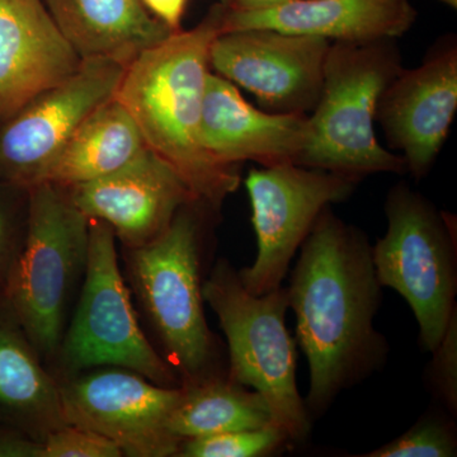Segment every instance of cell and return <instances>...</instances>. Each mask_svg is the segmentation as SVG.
<instances>
[{"label":"cell","mask_w":457,"mask_h":457,"mask_svg":"<svg viewBox=\"0 0 457 457\" xmlns=\"http://www.w3.org/2000/svg\"><path fill=\"white\" fill-rule=\"evenodd\" d=\"M291 273L288 308L308 360L306 409L320 417L337 396L381 369L387 343L376 330L383 286L360 228L327 207L303 240Z\"/></svg>","instance_id":"1"},{"label":"cell","mask_w":457,"mask_h":457,"mask_svg":"<svg viewBox=\"0 0 457 457\" xmlns=\"http://www.w3.org/2000/svg\"><path fill=\"white\" fill-rule=\"evenodd\" d=\"M215 4L196 27L173 32L137 56L114 93L143 135L146 147L179 173L200 203L213 210L237 191L239 167L219 163L201 141V116L210 47L221 33Z\"/></svg>","instance_id":"2"},{"label":"cell","mask_w":457,"mask_h":457,"mask_svg":"<svg viewBox=\"0 0 457 457\" xmlns=\"http://www.w3.org/2000/svg\"><path fill=\"white\" fill-rule=\"evenodd\" d=\"M402 69L393 40L330 42L320 96L308 114V141L296 164L359 179L408 171L404 158L385 149L375 132L378 102Z\"/></svg>","instance_id":"3"},{"label":"cell","mask_w":457,"mask_h":457,"mask_svg":"<svg viewBox=\"0 0 457 457\" xmlns=\"http://www.w3.org/2000/svg\"><path fill=\"white\" fill-rule=\"evenodd\" d=\"M200 204H185L164 233L128 249L131 285L182 384L221 374L218 342L204 312Z\"/></svg>","instance_id":"4"},{"label":"cell","mask_w":457,"mask_h":457,"mask_svg":"<svg viewBox=\"0 0 457 457\" xmlns=\"http://www.w3.org/2000/svg\"><path fill=\"white\" fill-rule=\"evenodd\" d=\"M88 245L89 219L65 188L42 182L27 189L25 242L4 296L42 362L55 360Z\"/></svg>","instance_id":"5"},{"label":"cell","mask_w":457,"mask_h":457,"mask_svg":"<svg viewBox=\"0 0 457 457\" xmlns=\"http://www.w3.org/2000/svg\"><path fill=\"white\" fill-rule=\"evenodd\" d=\"M203 295L227 337L228 378L263 396L273 423L290 442L308 441L311 414L296 385V348L285 324L286 287L251 294L221 258L204 281Z\"/></svg>","instance_id":"6"},{"label":"cell","mask_w":457,"mask_h":457,"mask_svg":"<svg viewBox=\"0 0 457 457\" xmlns=\"http://www.w3.org/2000/svg\"><path fill=\"white\" fill-rule=\"evenodd\" d=\"M112 228L89 220L88 260L79 300L54 360L57 381L92 369L121 368L165 387L179 376L147 341L120 270Z\"/></svg>","instance_id":"7"},{"label":"cell","mask_w":457,"mask_h":457,"mask_svg":"<svg viewBox=\"0 0 457 457\" xmlns=\"http://www.w3.org/2000/svg\"><path fill=\"white\" fill-rule=\"evenodd\" d=\"M385 213L386 233L372 246L376 278L411 306L420 327V348L432 353L456 312L453 219L405 183L389 192Z\"/></svg>","instance_id":"8"},{"label":"cell","mask_w":457,"mask_h":457,"mask_svg":"<svg viewBox=\"0 0 457 457\" xmlns=\"http://www.w3.org/2000/svg\"><path fill=\"white\" fill-rule=\"evenodd\" d=\"M360 180L295 163L249 171L245 183L257 257L252 266L237 270L246 291L264 295L281 287L294 255L320 213L350 197Z\"/></svg>","instance_id":"9"},{"label":"cell","mask_w":457,"mask_h":457,"mask_svg":"<svg viewBox=\"0 0 457 457\" xmlns=\"http://www.w3.org/2000/svg\"><path fill=\"white\" fill-rule=\"evenodd\" d=\"M66 425L104 436L130 457L177 456L182 440L168 422L182 386L165 387L143 375L106 366L60 381Z\"/></svg>","instance_id":"10"},{"label":"cell","mask_w":457,"mask_h":457,"mask_svg":"<svg viewBox=\"0 0 457 457\" xmlns=\"http://www.w3.org/2000/svg\"><path fill=\"white\" fill-rule=\"evenodd\" d=\"M330 42L269 29H239L216 36L210 68L252 93L262 110L311 114L323 86Z\"/></svg>","instance_id":"11"},{"label":"cell","mask_w":457,"mask_h":457,"mask_svg":"<svg viewBox=\"0 0 457 457\" xmlns=\"http://www.w3.org/2000/svg\"><path fill=\"white\" fill-rule=\"evenodd\" d=\"M125 69L111 60H83L77 73L9 119L0 132V179L22 189L40 183L75 131L113 98Z\"/></svg>","instance_id":"12"},{"label":"cell","mask_w":457,"mask_h":457,"mask_svg":"<svg viewBox=\"0 0 457 457\" xmlns=\"http://www.w3.org/2000/svg\"><path fill=\"white\" fill-rule=\"evenodd\" d=\"M457 110V45L447 37L422 64L402 71L384 90L376 121L387 144L403 152L407 170L423 179L449 137Z\"/></svg>","instance_id":"13"},{"label":"cell","mask_w":457,"mask_h":457,"mask_svg":"<svg viewBox=\"0 0 457 457\" xmlns=\"http://www.w3.org/2000/svg\"><path fill=\"white\" fill-rule=\"evenodd\" d=\"M65 189L80 212L107 224L128 249L154 240L185 204L197 201L179 173L147 147L120 170Z\"/></svg>","instance_id":"14"},{"label":"cell","mask_w":457,"mask_h":457,"mask_svg":"<svg viewBox=\"0 0 457 457\" xmlns=\"http://www.w3.org/2000/svg\"><path fill=\"white\" fill-rule=\"evenodd\" d=\"M82 62L44 0H0V121L65 82Z\"/></svg>","instance_id":"15"},{"label":"cell","mask_w":457,"mask_h":457,"mask_svg":"<svg viewBox=\"0 0 457 457\" xmlns=\"http://www.w3.org/2000/svg\"><path fill=\"white\" fill-rule=\"evenodd\" d=\"M200 134L206 152L221 164H296L308 141L309 117L252 106L237 86L210 71Z\"/></svg>","instance_id":"16"},{"label":"cell","mask_w":457,"mask_h":457,"mask_svg":"<svg viewBox=\"0 0 457 457\" xmlns=\"http://www.w3.org/2000/svg\"><path fill=\"white\" fill-rule=\"evenodd\" d=\"M221 9V33L269 29L329 42L394 40L417 18L409 0H295L262 11Z\"/></svg>","instance_id":"17"},{"label":"cell","mask_w":457,"mask_h":457,"mask_svg":"<svg viewBox=\"0 0 457 457\" xmlns=\"http://www.w3.org/2000/svg\"><path fill=\"white\" fill-rule=\"evenodd\" d=\"M59 381L45 370L4 295L0 296V426L44 442L65 426Z\"/></svg>","instance_id":"18"},{"label":"cell","mask_w":457,"mask_h":457,"mask_svg":"<svg viewBox=\"0 0 457 457\" xmlns=\"http://www.w3.org/2000/svg\"><path fill=\"white\" fill-rule=\"evenodd\" d=\"M82 60L129 65L173 33L141 0H44Z\"/></svg>","instance_id":"19"},{"label":"cell","mask_w":457,"mask_h":457,"mask_svg":"<svg viewBox=\"0 0 457 457\" xmlns=\"http://www.w3.org/2000/svg\"><path fill=\"white\" fill-rule=\"evenodd\" d=\"M146 149L130 113L111 98L75 131L45 171L41 182L71 188L120 170Z\"/></svg>","instance_id":"20"},{"label":"cell","mask_w":457,"mask_h":457,"mask_svg":"<svg viewBox=\"0 0 457 457\" xmlns=\"http://www.w3.org/2000/svg\"><path fill=\"white\" fill-rule=\"evenodd\" d=\"M270 423L272 414L263 396L221 372L182 384V396L171 411L168 428L185 441Z\"/></svg>","instance_id":"21"},{"label":"cell","mask_w":457,"mask_h":457,"mask_svg":"<svg viewBox=\"0 0 457 457\" xmlns=\"http://www.w3.org/2000/svg\"><path fill=\"white\" fill-rule=\"evenodd\" d=\"M287 435L270 423L257 429H243L188 438L180 445L177 456L182 457H260L278 451Z\"/></svg>","instance_id":"22"},{"label":"cell","mask_w":457,"mask_h":457,"mask_svg":"<svg viewBox=\"0 0 457 457\" xmlns=\"http://www.w3.org/2000/svg\"><path fill=\"white\" fill-rule=\"evenodd\" d=\"M457 455L453 420L437 413L426 414L404 435L362 457H453Z\"/></svg>","instance_id":"23"},{"label":"cell","mask_w":457,"mask_h":457,"mask_svg":"<svg viewBox=\"0 0 457 457\" xmlns=\"http://www.w3.org/2000/svg\"><path fill=\"white\" fill-rule=\"evenodd\" d=\"M42 457H120L122 451L104 436L65 425L51 432L42 442Z\"/></svg>","instance_id":"24"},{"label":"cell","mask_w":457,"mask_h":457,"mask_svg":"<svg viewBox=\"0 0 457 457\" xmlns=\"http://www.w3.org/2000/svg\"><path fill=\"white\" fill-rule=\"evenodd\" d=\"M429 383L433 393L449 409L457 411V312H453L440 345L432 352Z\"/></svg>","instance_id":"25"},{"label":"cell","mask_w":457,"mask_h":457,"mask_svg":"<svg viewBox=\"0 0 457 457\" xmlns=\"http://www.w3.org/2000/svg\"><path fill=\"white\" fill-rule=\"evenodd\" d=\"M25 234L26 224L20 227L9 204L0 200V296L7 290L9 278L22 251Z\"/></svg>","instance_id":"26"},{"label":"cell","mask_w":457,"mask_h":457,"mask_svg":"<svg viewBox=\"0 0 457 457\" xmlns=\"http://www.w3.org/2000/svg\"><path fill=\"white\" fill-rule=\"evenodd\" d=\"M42 442L25 433L0 426V457H42Z\"/></svg>","instance_id":"27"},{"label":"cell","mask_w":457,"mask_h":457,"mask_svg":"<svg viewBox=\"0 0 457 457\" xmlns=\"http://www.w3.org/2000/svg\"><path fill=\"white\" fill-rule=\"evenodd\" d=\"M147 11L167 26L170 31L182 29V20L188 0H141Z\"/></svg>","instance_id":"28"},{"label":"cell","mask_w":457,"mask_h":457,"mask_svg":"<svg viewBox=\"0 0 457 457\" xmlns=\"http://www.w3.org/2000/svg\"><path fill=\"white\" fill-rule=\"evenodd\" d=\"M295 0H220L219 4L228 12H253L278 7Z\"/></svg>","instance_id":"29"},{"label":"cell","mask_w":457,"mask_h":457,"mask_svg":"<svg viewBox=\"0 0 457 457\" xmlns=\"http://www.w3.org/2000/svg\"><path fill=\"white\" fill-rule=\"evenodd\" d=\"M437 2H440L442 4L447 5V7L453 9L457 8V0H437Z\"/></svg>","instance_id":"30"}]
</instances>
